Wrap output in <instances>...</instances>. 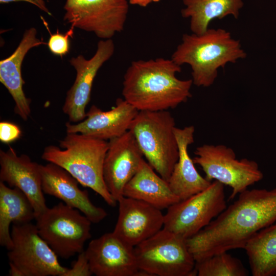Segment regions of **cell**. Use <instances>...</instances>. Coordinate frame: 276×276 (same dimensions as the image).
I'll return each mask as SVG.
<instances>
[{"label": "cell", "mask_w": 276, "mask_h": 276, "mask_svg": "<svg viewBox=\"0 0 276 276\" xmlns=\"http://www.w3.org/2000/svg\"><path fill=\"white\" fill-rule=\"evenodd\" d=\"M276 221V188L246 190L198 233L186 239L196 263L214 255L244 249L261 229Z\"/></svg>", "instance_id": "cell-1"}, {"label": "cell", "mask_w": 276, "mask_h": 276, "mask_svg": "<svg viewBox=\"0 0 276 276\" xmlns=\"http://www.w3.org/2000/svg\"><path fill=\"white\" fill-rule=\"evenodd\" d=\"M181 66L163 58L134 61L124 76V99L139 111L168 110L192 97V79L176 75Z\"/></svg>", "instance_id": "cell-2"}, {"label": "cell", "mask_w": 276, "mask_h": 276, "mask_svg": "<svg viewBox=\"0 0 276 276\" xmlns=\"http://www.w3.org/2000/svg\"><path fill=\"white\" fill-rule=\"evenodd\" d=\"M246 57L239 40L225 29H208L201 34H185L171 59L176 64H189L193 83L208 87L214 83L220 67Z\"/></svg>", "instance_id": "cell-3"}, {"label": "cell", "mask_w": 276, "mask_h": 276, "mask_svg": "<svg viewBox=\"0 0 276 276\" xmlns=\"http://www.w3.org/2000/svg\"><path fill=\"white\" fill-rule=\"evenodd\" d=\"M59 146L49 145L43 160L68 172L79 183L98 194L111 206L117 201L110 194L103 178V165L108 141L79 133H66Z\"/></svg>", "instance_id": "cell-4"}, {"label": "cell", "mask_w": 276, "mask_h": 276, "mask_svg": "<svg viewBox=\"0 0 276 276\" xmlns=\"http://www.w3.org/2000/svg\"><path fill=\"white\" fill-rule=\"evenodd\" d=\"M176 127L168 110L139 111L129 130L148 164L167 181L179 157Z\"/></svg>", "instance_id": "cell-5"}, {"label": "cell", "mask_w": 276, "mask_h": 276, "mask_svg": "<svg viewBox=\"0 0 276 276\" xmlns=\"http://www.w3.org/2000/svg\"><path fill=\"white\" fill-rule=\"evenodd\" d=\"M137 266L148 276H195L196 261L186 239L164 228L134 247Z\"/></svg>", "instance_id": "cell-6"}, {"label": "cell", "mask_w": 276, "mask_h": 276, "mask_svg": "<svg viewBox=\"0 0 276 276\" xmlns=\"http://www.w3.org/2000/svg\"><path fill=\"white\" fill-rule=\"evenodd\" d=\"M35 219L40 237L62 259L83 251L91 237L90 220L78 210L62 202L48 208Z\"/></svg>", "instance_id": "cell-7"}, {"label": "cell", "mask_w": 276, "mask_h": 276, "mask_svg": "<svg viewBox=\"0 0 276 276\" xmlns=\"http://www.w3.org/2000/svg\"><path fill=\"white\" fill-rule=\"evenodd\" d=\"M8 252L11 276H64L68 270L31 222L13 224Z\"/></svg>", "instance_id": "cell-8"}, {"label": "cell", "mask_w": 276, "mask_h": 276, "mask_svg": "<svg viewBox=\"0 0 276 276\" xmlns=\"http://www.w3.org/2000/svg\"><path fill=\"white\" fill-rule=\"evenodd\" d=\"M194 154L193 162L201 168L207 180H217L232 188L229 200L263 177L256 162L237 159L233 149L225 145L203 144L196 148Z\"/></svg>", "instance_id": "cell-9"}, {"label": "cell", "mask_w": 276, "mask_h": 276, "mask_svg": "<svg viewBox=\"0 0 276 276\" xmlns=\"http://www.w3.org/2000/svg\"><path fill=\"white\" fill-rule=\"evenodd\" d=\"M224 186L214 180L202 191L171 205L163 228L185 239L198 233L226 208Z\"/></svg>", "instance_id": "cell-10"}, {"label": "cell", "mask_w": 276, "mask_h": 276, "mask_svg": "<svg viewBox=\"0 0 276 276\" xmlns=\"http://www.w3.org/2000/svg\"><path fill=\"white\" fill-rule=\"evenodd\" d=\"M63 8V20L71 27L108 39L123 30L129 5L128 0H66Z\"/></svg>", "instance_id": "cell-11"}, {"label": "cell", "mask_w": 276, "mask_h": 276, "mask_svg": "<svg viewBox=\"0 0 276 276\" xmlns=\"http://www.w3.org/2000/svg\"><path fill=\"white\" fill-rule=\"evenodd\" d=\"M114 52V44L111 39H102L97 44L95 54L90 59L79 55L70 60L76 71V79L67 92L62 110L69 122L77 123L86 116V107L88 104L93 82L102 65L108 60Z\"/></svg>", "instance_id": "cell-12"}, {"label": "cell", "mask_w": 276, "mask_h": 276, "mask_svg": "<svg viewBox=\"0 0 276 276\" xmlns=\"http://www.w3.org/2000/svg\"><path fill=\"white\" fill-rule=\"evenodd\" d=\"M85 252L90 270L95 275H148L137 266L134 247L113 232L90 241Z\"/></svg>", "instance_id": "cell-13"}, {"label": "cell", "mask_w": 276, "mask_h": 276, "mask_svg": "<svg viewBox=\"0 0 276 276\" xmlns=\"http://www.w3.org/2000/svg\"><path fill=\"white\" fill-rule=\"evenodd\" d=\"M143 157L130 130L108 141L103 178L108 191L117 202L124 196V188L137 172Z\"/></svg>", "instance_id": "cell-14"}, {"label": "cell", "mask_w": 276, "mask_h": 276, "mask_svg": "<svg viewBox=\"0 0 276 276\" xmlns=\"http://www.w3.org/2000/svg\"><path fill=\"white\" fill-rule=\"evenodd\" d=\"M119 215L112 232L124 242L135 247L150 238L164 226L161 210L138 199L120 198Z\"/></svg>", "instance_id": "cell-15"}, {"label": "cell", "mask_w": 276, "mask_h": 276, "mask_svg": "<svg viewBox=\"0 0 276 276\" xmlns=\"http://www.w3.org/2000/svg\"><path fill=\"white\" fill-rule=\"evenodd\" d=\"M0 181L19 189L27 197L35 213V219L48 206L42 189L40 164L26 154L18 155L10 147L0 151Z\"/></svg>", "instance_id": "cell-16"}, {"label": "cell", "mask_w": 276, "mask_h": 276, "mask_svg": "<svg viewBox=\"0 0 276 276\" xmlns=\"http://www.w3.org/2000/svg\"><path fill=\"white\" fill-rule=\"evenodd\" d=\"M40 171L44 194L58 198L66 205L78 210L92 223H99L106 217L105 210L93 203L87 191L80 189L78 181L65 170L48 163L40 165Z\"/></svg>", "instance_id": "cell-17"}, {"label": "cell", "mask_w": 276, "mask_h": 276, "mask_svg": "<svg viewBox=\"0 0 276 276\" xmlns=\"http://www.w3.org/2000/svg\"><path fill=\"white\" fill-rule=\"evenodd\" d=\"M139 111L121 98L117 100L114 107L107 111H103L93 105L83 121L76 124L66 122V131L109 141L128 131Z\"/></svg>", "instance_id": "cell-18"}, {"label": "cell", "mask_w": 276, "mask_h": 276, "mask_svg": "<svg viewBox=\"0 0 276 276\" xmlns=\"http://www.w3.org/2000/svg\"><path fill=\"white\" fill-rule=\"evenodd\" d=\"M37 31L31 28L25 31L22 39L15 51L8 58L0 61V82L8 89L15 103L14 112L27 121L31 113L30 100L26 97L21 75L24 57L32 48L46 44L36 37Z\"/></svg>", "instance_id": "cell-19"}, {"label": "cell", "mask_w": 276, "mask_h": 276, "mask_svg": "<svg viewBox=\"0 0 276 276\" xmlns=\"http://www.w3.org/2000/svg\"><path fill=\"white\" fill-rule=\"evenodd\" d=\"M195 128L189 125L176 127L179 157L168 181L170 189L180 200L186 199L206 189L211 181L202 177L197 171L188 148L194 142Z\"/></svg>", "instance_id": "cell-20"}, {"label": "cell", "mask_w": 276, "mask_h": 276, "mask_svg": "<svg viewBox=\"0 0 276 276\" xmlns=\"http://www.w3.org/2000/svg\"><path fill=\"white\" fill-rule=\"evenodd\" d=\"M123 196L142 200L162 210L180 201L168 182L144 158L133 177L126 185Z\"/></svg>", "instance_id": "cell-21"}, {"label": "cell", "mask_w": 276, "mask_h": 276, "mask_svg": "<svg viewBox=\"0 0 276 276\" xmlns=\"http://www.w3.org/2000/svg\"><path fill=\"white\" fill-rule=\"evenodd\" d=\"M35 219L33 208L19 189L0 181V244L8 250L13 245L10 224L31 222Z\"/></svg>", "instance_id": "cell-22"}, {"label": "cell", "mask_w": 276, "mask_h": 276, "mask_svg": "<svg viewBox=\"0 0 276 276\" xmlns=\"http://www.w3.org/2000/svg\"><path fill=\"white\" fill-rule=\"evenodd\" d=\"M183 3L186 7L181 11V16L190 18V29L196 34L205 32L215 19L229 15L237 19L243 6L242 0H183Z\"/></svg>", "instance_id": "cell-23"}, {"label": "cell", "mask_w": 276, "mask_h": 276, "mask_svg": "<svg viewBox=\"0 0 276 276\" xmlns=\"http://www.w3.org/2000/svg\"><path fill=\"white\" fill-rule=\"evenodd\" d=\"M244 249L253 276H276V223L256 233Z\"/></svg>", "instance_id": "cell-24"}, {"label": "cell", "mask_w": 276, "mask_h": 276, "mask_svg": "<svg viewBox=\"0 0 276 276\" xmlns=\"http://www.w3.org/2000/svg\"><path fill=\"white\" fill-rule=\"evenodd\" d=\"M198 276H247L241 261L227 251L218 253L196 263Z\"/></svg>", "instance_id": "cell-25"}, {"label": "cell", "mask_w": 276, "mask_h": 276, "mask_svg": "<svg viewBox=\"0 0 276 276\" xmlns=\"http://www.w3.org/2000/svg\"><path fill=\"white\" fill-rule=\"evenodd\" d=\"M74 28L71 27V29L64 34L59 33L58 30L56 33H50V37L48 42V45L50 51L54 55L62 57L66 55L69 51L70 42L69 37H72L73 35Z\"/></svg>", "instance_id": "cell-26"}, {"label": "cell", "mask_w": 276, "mask_h": 276, "mask_svg": "<svg viewBox=\"0 0 276 276\" xmlns=\"http://www.w3.org/2000/svg\"><path fill=\"white\" fill-rule=\"evenodd\" d=\"M93 275L85 250L79 254L78 259L64 276H90Z\"/></svg>", "instance_id": "cell-27"}, {"label": "cell", "mask_w": 276, "mask_h": 276, "mask_svg": "<svg viewBox=\"0 0 276 276\" xmlns=\"http://www.w3.org/2000/svg\"><path fill=\"white\" fill-rule=\"evenodd\" d=\"M21 131L17 125L10 122H0V140L1 142L9 144L20 138Z\"/></svg>", "instance_id": "cell-28"}, {"label": "cell", "mask_w": 276, "mask_h": 276, "mask_svg": "<svg viewBox=\"0 0 276 276\" xmlns=\"http://www.w3.org/2000/svg\"><path fill=\"white\" fill-rule=\"evenodd\" d=\"M160 0H129V2L131 5H138L141 7H145L152 3H157Z\"/></svg>", "instance_id": "cell-29"}, {"label": "cell", "mask_w": 276, "mask_h": 276, "mask_svg": "<svg viewBox=\"0 0 276 276\" xmlns=\"http://www.w3.org/2000/svg\"><path fill=\"white\" fill-rule=\"evenodd\" d=\"M24 2L31 4L41 10V7L35 0H0L1 4H7L12 2Z\"/></svg>", "instance_id": "cell-30"}, {"label": "cell", "mask_w": 276, "mask_h": 276, "mask_svg": "<svg viewBox=\"0 0 276 276\" xmlns=\"http://www.w3.org/2000/svg\"><path fill=\"white\" fill-rule=\"evenodd\" d=\"M37 3L41 7V10L44 11L50 15H52L51 13L49 11L48 8L46 7L44 2L43 0H35Z\"/></svg>", "instance_id": "cell-31"}]
</instances>
